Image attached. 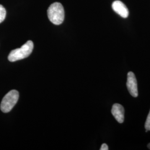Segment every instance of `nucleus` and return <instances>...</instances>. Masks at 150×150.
Returning a JSON list of instances; mask_svg holds the SVG:
<instances>
[{
  "label": "nucleus",
  "mask_w": 150,
  "mask_h": 150,
  "mask_svg": "<svg viewBox=\"0 0 150 150\" xmlns=\"http://www.w3.org/2000/svg\"><path fill=\"white\" fill-rule=\"evenodd\" d=\"M47 15L50 21L56 25L61 24L64 18V7L59 2H54L49 7Z\"/></svg>",
  "instance_id": "1"
},
{
  "label": "nucleus",
  "mask_w": 150,
  "mask_h": 150,
  "mask_svg": "<svg viewBox=\"0 0 150 150\" xmlns=\"http://www.w3.org/2000/svg\"><path fill=\"white\" fill-rule=\"evenodd\" d=\"M145 129L148 131L150 130V112L149 113L147 119L146 120V122L145 125Z\"/></svg>",
  "instance_id": "8"
},
{
  "label": "nucleus",
  "mask_w": 150,
  "mask_h": 150,
  "mask_svg": "<svg viewBox=\"0 0 150 150\" xmlns=\"http://www.w3.org/2000/svg\"><path fill=\"white\" fill-rule=\"evenodd\" d=\"M33 49V43L31 41H28L21 48L12 50L8 56L10 62H15L28 57L32 53Z\"/></svg>",
  "instance_id": "2"
},
{
  "label": "nucleus",
  "mask_w": 150,
  "mask_h": 150,
  "mask_svg": "<svg viewBox=\"0 0 150 150\" xmlns=\"http://www.w3.org/2000/svg\"><path fill=\"white\" fill-rule=\"evenodd\" d=\"M108 150V147L106 144H103L101 148H100V150Z\"/></svg>",
  "instance_id": "9"
},
{
  "label": "nucleus",
  "mask_w": 150,
  "mask_h": 150,
  "mask_svg": "<svg viewBox=\"0 0 150 150\" xmlns=\"http://www.w3.org/2000/svg\"><path fill=\"white\" fill-rule=\"evenodd\" d=\"M127 88L129 93L132 96L137 97L138 96L137 82L134 72H129L127 74V80L126 83Z\"/></svg>",
  "instance_id": "4"
},
{
  "label": "nucleus",
  "mask_w": 150,
  "mask_h": 150,
  "mask_svg": "<svg viewBox=\"0 0 150 150\" xmlns=\"http://www.w3.org/2000/svg\"><path fill=\"white\" fill-rule=\"evenodd\" d=\"M19 98V93L15 90L8 92L3 98L1 103V110L4 113L9 112L15 106Z\"/></svg>",
  "instance_id": "3"
},
{
  "label": "nucleus",
  "mask_w": 150,
  "mask_h": 150,
  "mask_svg": "<svg viewBox=\"0 0 150 150\" xmlns=\"http://www.w3.org/2000/svg\"><path fill=\"white\" fill-rule=\"evenodd\" d=\"M6 15V11L4 7L0 5V23L4 21Z\"/></svg>",
  "instance_id": "7"
},
{
  "label": "nucleus",
  "mask_w": 150,
  "mask_h": 150,
  "mask_svg": "<svg viewBox=\"0 0 150 150\" xmlns=\"http://www.w3.org/2000/svg\"><path fill=\"white\" fill-rule=\"evenodd\" d=\"M111 112L113 117L119 123H121L124 121L125 110L123 106L119 103H115L113 105Z\"/></svg>",
  "instance_id": "6"
},
{
  "label": "nucleus",
  "mask_w": 150,
  "mask_h": 150,
  "mask_svg": "<svg viewBox=\"0 0 150 150\" xmlns=\"http://www.w3.org/2000/svg\"><path fill=\"white\" fill-rule=\"evenodd\" d=\"M112 7L113 11L123 18H127L129 15V10L125 5L120 1H115L112 3Z\"/></svg>",
  "instance_id": "5"
},
{
  "label": "nucleus",
  "mask_w": 150,
  "mask_h": 150,
  "mask_svg": "<svg viewBox=\"0 0 150 150\" xmlns=\"http://www.w3.org/2000/svg\"><path fill=\"white\" fill-rule=\"evenodd\" d=\"M147 147H148V148L150 149V143L149 144V145H147Z\"/></svg>",
  "instance_id": "10"
}]
</instances>
